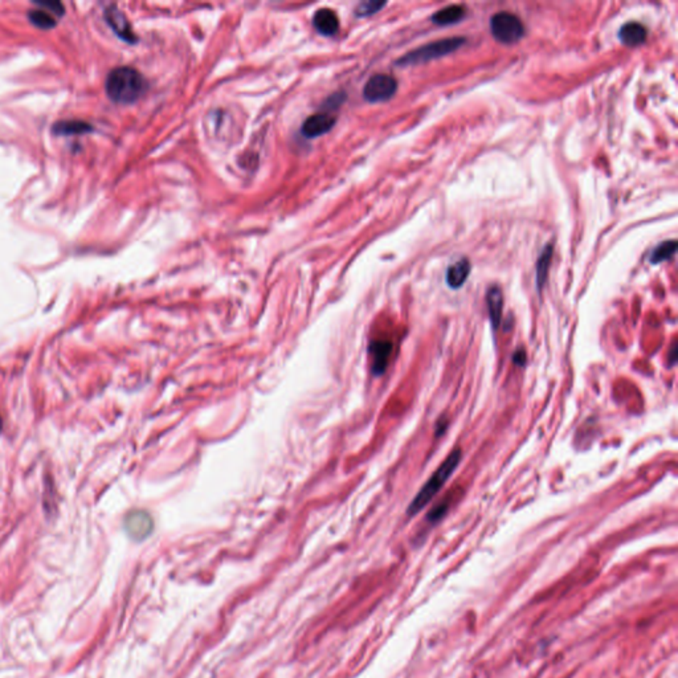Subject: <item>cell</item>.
Instances as JSON below:
<instances>
[{"label":"cell","mask_w":678,"mask_h":678,"mask_svg":"<svg viewBox=\"0 0 678 678\" xmlns=\"http://www.w3.org/2000/svg\"><path fill=\"white\" fill-rule=\"evenodd\" d=\"M146 83L137 69L118 67L106 78V93L117 104H133L144 95Z\"/></svg>","instance_id":"6da1fadb"},{"label":"cell","mask_w":678,"mask_h":678,"mask_svg":"<svg viewBox=\"0 0 678 678\" xmlns=\"http://www.w3.org/2000/svg\"><path fill=\"white\" fill-rule=\"evenodd\" d=\"M105 18L107 23L110 24V27L115 29V33L120 35V38H124L129 43L135 41V36H134L133 31L130 28L129 21L125 18L124 14L118 10L115 6H112L106 10Z\"/></svg>","instance_id":"30bf717a"},{"label":"cell","mask_w":678,"mask_h":678,"mask_svg":"<svg viewBox=\"0 0 678 678\" xmlns=\"http://www.w3.org/2000/svg\"><path fill=\"white\" fill-rule=\"evenodd\" d=\"M490 31L497 41L502 44H514L525 36V26L517 15L501 11L490 19Z\"/></svg>","instance_id":"277c9868"},{"label":"cell","mask_w":678,"mask_h":678,"mask_svg":"<svg viewBox=\"0 0 678 678\" xmlns=\"http://www.w3.org/2000/svg\"><path fill=\"white\" fill-rule=\"evenodd\" d=\"M470 270H472V265L468 258H461L457 263L452 264L448 268L447 276H445L448 287L450 289H460L467 282Z\"/></svg>","instance_id":"4fadbf2b"},{"label":"cell","mask_w":678,"mask_h":678,"mask_svg":"<svg viewBox=\"0 0 678 678\" xmlns=\"http://www.w3.org/2000/svg\"><path fill=\"white\" fill-rule=\"evenodd\" d=\"M676 359H677V346H676V344H673L672 353H670V364H676Z\"/></svg>","instance_id":"603a6c76"},{"label":"cell","mask_w":678,"mask_h":678,"mask_svg":"<svg viewBox=\"0 0 678 678\" xmlns=\"http://www.w3.org/2000/svg\"><path fill=\"white\" fill-rule=\"evenodd\" d=\"M676 252H677V241L676 240L664 241L652 250L650 261L652 264L657 265V264H661L667 260H670L676 255Z\"/></svg>","instance_id":"2e32d148"},{"label":"cell","mask_w":678,"mask_h":678,"mask_svg":"<svg viewBox=\"0 0 678 678\" xmlns=\"http://www.w3.org/2000/svg\"><path fill=\"white\" fill-rule=\"evenodd\" d=\"M553 252H554V247H553L551 243H549L544 250L541 252V256L538 258V261H536V289H538L539 293L542 292L546 281H547L549 269H550L551 260H553Z\"/></svg>","instance_id":"5bb4252c"},{"label":"cell","mask_w":678,"mask_h":678,"mask_svg":"<svg viewBox=\"0 0 678 678\" xmlns=\"http://www.w3.org/2000/svg\"><path fill=\"white\" fill-rule=\"evenodd\" d=\"M445 430H447V424H445V420H444V419H440V420L438 421V424H436V436L439 438V436H441V435H443Z\"/></svg>","instance_id":"7402d4cb"},{"label":"cell","mask_w":678,"mask_h":678,"mask_svg":"<svg viewBox=\"0 0 678 678\" xmlns=\"http://www.w3.org/2000/svg\"><path fill=\"white\" fill-rule=\"evenodd\" d=\"M487 305L490 324L493 330H496L501 325L502 309H504V296H502L501 287L493 285L487 289Z\"/></svg>","instance_id":"9c48e42d"},{"label":"cell","mask_w":678,"mask_h":678,"mask_svg":"<svg viewBox=\"0 0 678 678\" xmlns=\"http://www.w3.org/2000/svg\"><path fill=\"white\" fill-rule=\"evenodd\" d=\"M619 38L623 44L627 47H637L641 46L647 38V28L637 21H630L621 26L619 31Z\"/></svg>","instance_id":"7c38bea8"},{"label":"cell","mask_w":678,"mask_h":678,"mask_svg":"<svg viewBox=\"0 0 678 678\" xmlns=\"http://www.w3.org/2000/svg\"><path fill=\"white\" fill-rule=\"evenodd\" d=\"M335 125L334 115L329 113H317L310 115L302 125V134L306 138H317L329 133Z\"/></svg>","instance_id":"ba28073f"},{"label":"cell","mask_w":678,"mask_h":678,"mask_svg":"<svg viewBox=\"0 0 678 678\" xmlns=\"http://www.w3.org/2000/svg\"><path fill=\"white\" fill-rule=\"evenodd\" d=\"M447 507H448V504H444V502L440 504V505H438L436 507H433L430 513H428L427 519H428L430 522H432V524H436L438 521H440L441 518H444V516L447 514V510H448Z\"/></svg>","instance_id":"ffe728a7"},{"label":"cell","mask_w":678,"mask_h":678,"mask_svg":"<svg viewBox=\"0 0 678 678\" xmlns=\"http://www.w3.org/2000/svg\"><path fill=\"white\" fill-rule=\"evenodd\" d=\"M1 430H3V419H1V416H0V433H1Z\"/></svg>","instance_id":"cb8c5ba5"},{"label":"cell","mask_w":678,"mask_h":678,"mask_svg":"<svg viewBox=\"0 0 678 678\" xmlns=\"http://www.w3.org/2000/svg\"><path fill=\"white\" fill-rule=\"evenodd\" d=\"M464 18H465V9L459 4H452L438 11L432 16V21L438 26H450V24L459 23L460 20Z\"/></svg>","instance_id":"9a60e30c"},{"label":"cell","mask_w":678,"mask_h":678,"mask_svg":"<svg viewBox=\"0 0 678 678\" xmlns=\"http://www.w3.org/2000/svg\"><path fill=\"white\" fill-rule=\"evenodd\" d=\"M386 6L384 1H364V3H361L356 10H355V14L361 18H364V16H371L374 14H376L378 11L381 10Z\"/></svg>","instance_id":"ac0fdd59"},{"label":"cell","mask_w":678,"mask_h":678,"mask_svg":"<svg viewBox=\"0 0 678 678\" xmlns=\"http://www.w3.org/2000/svg\"><path fill=\"white\" fill-rule=\"evenodd\" d=\"M464 44H465V38H441V40L432 41L430 44H425L423 47L412 51L410 53H407L406 56L399 58L396 64L398 65L421 64V63H425V61L449 55V53L461 48Z\"/></svg>","instance_id":"3957f363"},{"label":"cell","mask_w":678,"mask_h":678,"mask_svg":"<svg viewBox=\"0 0 678 678\" xmlns=\"http://www.w3.org/2000/svg\"><path fill=\"white\" fill-rule=\"evenodd\" d=\"M461 457H462V452L460 448H455L449 453L448 457L444 460V462L430 476L427 484L421 487L419 493L412 499L410 507L407 509V516H416L420 510L430 504L432 498L439 493L440 489L444 487V484L457 469Z\"/></svg>","instance_id":"7a4b0ae2"},{"label":"cell","mask_w":678,"mask_h":678,"mask_svg":"<svg viewBox=\"0 0 678 678\" xmlns=\"http://www.w3.org/2000/svg\"><path fill=\"white\" fill-rule=\"evenodd\" d=\"M86 127H89V126H86L84 122H75V121H73V122H63L61 127L56 126V129L60 130L61 133H78V132H85Z\"/></svg>","instance_id":"d6986e66"},{"label":"cell","mask_w":678,"mask_h":678,"mask_svg":"<svg viewBox=\"0 0 678 678\" xmlns=\"http://www.w3.org/2000/svg\"><path fill=\"white\" fill-rule=\"evenodd\" d=\"M315 29L324 36H333L339 29V19L334 11L330 9H321L317 11L313 18Z\"/></svg>","instance_id":"8fae6325"},{"label":"cell","mask_w":678,"mask_h":678,"mask_svg":"<svg viewBox=\"0 0 678 678\" xmlns=\"http://www.w3.org/2000/svg\"><path fill=\"white\" fill-rule=\"evenodd\" d=\"M513 362H514L517 366H521V367H524V366H525L526 362H527V356H526L525 349H522V347L517 349L516 353H514V355H513Z\"/></svg>","instance_id":"44dd1931"},{"label":"cell","mask_w":678,"mask_h":678,"mask_svg":"<svg viewBox=\"0 0 678 678\" xmlns=\"http://www.w3.org/2000/svg\"><path fill=\"white\" fill-rule=\"evenodd\" d=\"M124 527L126 534L134 541L141 542L153 533V517L150 516L146 510H141V509L132 510L125 516Z\"/></svg>","instance_id":"8992f818"},{"label":"cell","mask_w":678,"mask_h":678,"mask_svg":"<svg viewBox=\"0 0 678 678\" xmlns=\"http://www.w3.org/2000/svg\"><path fill=\"white\" fill-rule=\"evenodd\" d=\"M393 344L387 339H376L370 344V356L373 361V373L382 375L391 359Z\"/></svg>","instance_id":"52a82bcc"},{"label":"cell","mask_w":678,"mask_h":678,"mask_svg":"<svg viewBox=\"0 0 678 678\" xmlns=\"http://www.w3.org/2000/svg\"><path fill=\"white\" fill-rule=\"evenodd\" d=\"M41 9L38 10L32 11L29 12V19L31 21L38 26L40 28H51L55 26V16L48 12L51 10H46L43 6H40Z\"/></svg>","instance_id":"e0dca14e"},{"label":"cell","mask_w":678,"mask_h":678,"mask_svg":"<svg viewBox=\"0 0 678 678\" xmlns=\"http://www.w3.org/2000/svg\"><path fill=\"white\" fill-rule=\"evenodd\" d=\"M398 90V81L391 75L379 73L371 77L364 88V96L369 102H384Z\"/></svg>","instance_id":"5b68a950"}]
</instances>
